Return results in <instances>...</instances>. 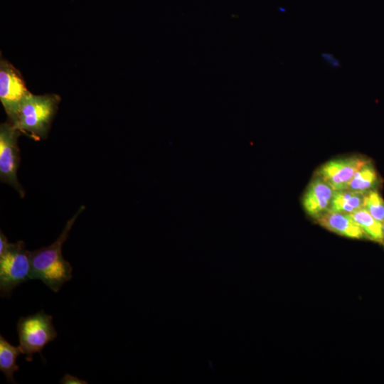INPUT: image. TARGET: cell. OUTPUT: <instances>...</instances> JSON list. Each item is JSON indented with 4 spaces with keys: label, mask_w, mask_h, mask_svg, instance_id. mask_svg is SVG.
Here are the masks:
<instances>
[{
    "label": "cell",
    "mask_w": 384,
    "mask_h": 384,
    "mask_svg": "<svg viewBox=\"0 0 384 384\" xmlns=\"http://www.w3.org/2000/svg\"><path fill=\"white\" fill-rule=\"evenodd\" d=\"M84 209L85 206H81L68 220L59 237L51 245L30 251L32 279L41 280L55 292L72 278L73 268L63 257L62 246L78 215Z\"/></svg>",
    "instance_id": "cell-1"
},
{
    "label": "cell",
    "mask_w": 384,
    "mask_h": 384,
    "mask_svg": "<svg viewBox=\"0 0 384 384\" xmlns=\"http://www.w3.org/2000/svg\"><path fill=\"white\" fill-rule=\"evenodd\" d=\"M60 102V97L55 94L36 95L30 93L10 123L21 133L36 141L44 139Z\"/></svg>",
    "instance_id": "cell-2"
},
{
    "label": "cell",
    "mask_w": 384,
    "mask_h": 384,
    "mask_svg": "<svg viewBox=\"0 0 384 384\" xmlns=\"http://www.w3.org/2000/svg\"><path fill=\"white\" fill-rule=\"evenodd\" d=\"M53 317L41 310L26 317H20L17 322L19 346L26 360L31 361L33 355L41 353L43 348L57 336L52 323Z\"/></svg>",
    "instance_id": "cell-3"
},
{
    "label": "cell",
    "mask_w": 384,
    "mask_h": 384,
    "mask_svg": "<svg viewBox=\"0 0 384 384\" xmlns=\"http://www.w3.org/2000/svg\"><path fill=\"white\" fill-rule=\"evenodd\" d=\"M29 279H32L30 251L23 241L9 243L0 253L1 296H10L15 287Z\"/></svg>",
    "instance_id": "cell-4"
},
{
    "label": "cell",
    "mask_w": 384,
    "mask_h": 384,
    "mask_svg": "<svg viewBox=\"0 0 384 384\" xmlns=\"http://www.w3.org/2000/svg\"><path fill=\"white\" fill-rule=\"evenodd\" d=\"M21 134L10 122L0 125V178L23 197L24 191L17 178L20 163L18 138Z\"/></svg>",
    "instance_id": "cell-5"
},
{
    "label": "cell",
    "mask_w": 384,
    "mask_h": 384,
    "mask_svg": "<svg viewBox=\"0 0 384 384\" xmlns=\"http://www.w3.org/2000/svg\"><path fill=\"white\" fill-rule=\"evenodd\" d=\"M31 92L18 70L9 61H0V100L9 119L16 117L19 107Z\"/></svg>",
    "instance_id": "cell-6"
},
{
    "label": "cell",
    "mask_w": 384,
    "mask_h": 384,
    "mask_svg": "<svg viewBox=\"0 0 384 384\" xmlns=\"http://www.w3.org/2000/svg\"><path fill=\"white\" fill-rule=\"evenodd\" d=\"M368 161L358 156L333 159L320 166L315 176L325 181L334 191L344 189L354 174Z\"/></svg>",
    "instance_id": "cell-7"
},
{
    "label": "cell",
    "mask_w": 384,
    "mask_h": 384,
    "mask_svg": "<svg viewBox=\"0 0 384 384\" xmlns=\"http://www.w3.org/2000/svg\"><path fill=\"white\" fill-rule=\"evenodd\" d=\"M334 189L319 176L308 184L302 198V204L305 213L316 220L326 212L330 207Z\"/></svg>",
    "instance_id": "cell-8"
},
{
    "label": "cell",
    "mask_w": 384,
    "mask_h": 384,
    "mask_svg": "<svg viewBox=\"0 0 384 384\" xmlns=\"http://www.w3.org/2000/svg\"><path fill=\"white\" fill-rule=\"evenodd\" d=\"M316 220L322 227L338 235L354 239L367 238L362 228L349 214L329 209Z\"/></svg>",
    "instance_id": "cell-9"
},
{
    "label": "cell",
    "mask_w": 384,
    "mask_h": 384,
    "mask_svg": "<svg viewBox=\"0 0 384 384\" xmlns=\"http://www.w3.org/2000/svg\"><path fill=\"white\" fill-rule=\"evenodd\" d=\"M366 193L348 189L335 190L329 210L350 214L363 207Z\"/></svg>",
    "instance_id": "cell-10"
},
{
    "label": "cell",
    "mask_w": 384,
    "mask_h": 384,
    "mask_svg": "<svg viewBox=\"0 0 384 384\" xmlns=\"http://www.w3.org/2000/svg\"><path fill=\"white\" fill-rule=\"evenodd\" d=\"M378 182L379 179L376 170L373 164L368 161L354 174L344 189L367 193L375 190Z\"/></svg>",
    "instance_id": "cell-11"
},
{
    "label": "cell",
    "mask_w": 384,
    "mask_h": 384,
    "mask_svg": "<svg viewBox=\"0 0 384 384\" xmlns=\"http://www.w3.org/2000/svg\"><path fill=\"white\" fill-rule=\"evenodd\" d=\"M349 215L362 228L367 239L384 245L383 223L375 220L364 207Z\"/></svg>",
    "instance_id": "cell-12"
},
{
    "label": "cell",
    "mask_w": 384,
    "mask_h": 384,
    "mask_svg": "<svg viewBox=\"0 0 384 384\" xmlns=\"http://www.w3.org/2000/svg\"><path fill=\"white\" fill-rule=\"evenodd\" d=\"M23 351L20 347L12 346L2 335L0 336V370L9 383H16L14 374L18 370L16 359Z\"/></svg>",
    "instance_id": "cell-13"
},
{
    "label": "cell",
    "mask_w": 384,
    "mask_h": 384,
    "mask_svg": "<svg viewBox=\"0 0 384 384\" xmlns=\"http://www.w3.org/2000/svg\"><path fill=\"white\" fill-rule=\"evenodd\" d=\"M363 207L375 220L384 223V199L376 189L366 193Z\"/></svg>",
    "instance_id": "cell-14"
},
{
    "label": "cell",
    "mask_w": 384,
    "mask_h": 384,
    "mask_svg": "<svg viewBox=\"0 0 384 384\" xmlns=\"http://www.w3.org/2000/svg\"><path fill=\"white\" fill-rule=\"evenodd\" d=\"M323 59L325 62L332 68H338L341 67L340 61L334 57V55L329 53H323L321 54Z\"/></svg>",
    "instance_id": "cell-15"
},
{
    "label": "cell",
    "mask_w": 384,
    "mask_h": 384,
    "mask_svg": "<svg viewBox=\"0 0 384 384\" xmlns=\"http://www.w3.org/2000/svg\"><path fill=\"white\" fill-rule=\"evenodd\" d=\"M62 384H87V382L70 374H65L60 380Z\"/></svg>",
    "instance_id": "cell-16"
},
{
    "label": "cell",
    "mask_w": 384,
    "mask_h": 384,
    "mask_svg": "<svg viewBox=\"0 0 384 384\" xmlns=\"http://www.w3.org/2000/svg\"><path fill=\"white\" fill-rule=\"evenodd\" d=\"M10 242H9L7 238L5 235L1 231L0 233V253H2L9 246Z\"/></svg>",
    "instance_id": "cell-17"
},
{
    "label": "cell",
    "mask_w": 384,
    "mask_h": 384,
    "mask_svg": "<svg viewBox=\"0 0 384 384\" xmlns=\"http://www.w3.org/2000/svg\"><path fill=\"white\" fill-rule=\"evenodd\" d=\"M383 240H384V223H383Z\"/></svg>",
    "instance_id": "cell-18"
}]
</instances>
